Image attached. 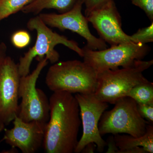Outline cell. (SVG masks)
Returning a JSON list of instances; mask_svg holds the SVG:
<instances>
[{
    "label": "cell",
    "instance_id": "obj_1",
    "mask_svg": "<svg viewBox=\"0 0 153 153\" xmlns=\"http://www.w3.org/2000/svg\"><path fill=\"white\" fill-rule=\"evenodd\" d=\"M49 117L43 146L47 153H73L81 124L78 102L73 94L53 92L49 99Z\"/></svg>",
    "mask_w": 153,
    "mask_h": 153
},
{
    "label": "cell",
    "instance_id": "obj_2",
    "mask_svg": "<svg viewBox=\"0 0 153 153\" xmlns=\"http://www.w3.org/2000/svg\"><path fill=\"white\" fill-rule=\"evenodd\" d=\"M97 79V73L87 63L72 60L54 63L47 71L45 82L53 92L87 94L94 93Z\"/></svg>",
    "mask_w": 153,
    "mask_h": 153
},
{
    "label": "cell",
    "instance_id": "obj_3",
    "mask_svg": "<svg viewBox=\"0 0 153 153\" xmlns=\"http://www.w3.org/2000/svg\"><path fill=\"white\" fill-rule=\"evenodd\" d=\"M27 27L31 31L36 30L37 39L34 46L19 59L18 67L21 76L30 74V66L34 58L40 61L46 57L52 64L58 62L60 55L55 49V46L58 44H63L80 57H83V50L76 42L53 32L39 16L30 19L27 23Z\"/></svg>",
    "mask_w": 153,
    "mask_h": 153
},
{
    "label": "cell",
    "instance_id": "obj_4",
    "mask_svg": "<svg viewBox=\"0 0 153 153\" xmlns=\"http://www.w3.org/2000/svg\"><path fill=\"white\" fill-rule=\"evenodd\" d=\"M153 64V60H138L129 67L98 73L94 95L100 101L114 104L135 86L149 81L143 72Z\"/></svg>",
    "mask_w": 153,
    "mask_h": 153
},
{
    "label": "cell",
    "instance_id": "obj_5",
    "mask_svg": "<svg viewBox=\"0 0 153 153\" xmlns=\"http://www.w3.org/2000/svg\"><path fill=\"white\" fill-rule=\"evenodd\" d=\"M114 104L112 109L105 110L100 118L98 128L101 136L108 134H125L139 137L146 133L151 123L140 114L136 102L126 96Z\"/></svg>",
    "mask_w": 153,
    "mask_h": 153
},
{
    "label": "cell",
    "instance_id": "obj_6",
    "mask_svg": "<svg viewBox=\"0 0 153 153\" xmlns=\"http://www.w3.org/2000/svg\"><path fill=\"white\" fill-rule=\"evenodd\" d=\"M46 57L39 61L31 74L21 76L19 87V105L18 116L25 122H41L47 123L49 117V102L41 89L36 88V82L41 71L48 64Z\"/></svg>",
    "mask_w": 153,
    "mask_h": 153
},
{
    "label": "cell",
    "instance_id": "obj_7",
    "mask_svg": "<svg viewBox=\"0 0 153 153\" xmlns=\"http://www.w3.org/2000/svg\"><path fill=\"white\" fill-rule=\"evenodd\" d=\"M83 61L99 73L133 65L137 60H142L150 51L146 44L134 42L111 46L110 48L94 50L86 46L82 48Z\"/></svg>",
    "mask_w": 153,
    "mask_h": 153
},
{
    "label": "cell",
    "instance_id": "obj_8",
    "mask_svg": "<svg viewBox=\"0 0 153 153\" xmlns=\"http://www.w3.org/2000/svg\"><path fill=\"white\" fill-rule=\"evenodd\" d=\"M74 97L79 105L83 130L74 153H81L85 146L91 143L96 145L97 152H102L107 143L100 134L98 124L102 114L108 108V103L100 100L94 93H76Z\"/></svg>",
    "mask_w": 153,
    "mask_h": 153
},
{
    "label": "cell",
    "instance_id": "obj_9",
    "mask_svg": "<svg viewBox=\"0 0 153 153\" xmlns=\"http://www.w3.org/2000/svg\"><path fill=\"white\" fill-rule=\"evenodd\" d=\"M83 0H77L70 10L63 13H43L39 15L47 26L61 31L69 30L78 34L87 41L86 47L94 50L106 49L107 45L101 38H97L91 33L87 18L82 13Z\"/></svg>",
    "mask_w": 153,
    "mask_h": 153
},
{
    "label": "cell",
    "instance_id": "obj_10",
    "mask_svg": "<svg viewBox=\"0 0 153 153\" xmlns=\"http://www.w3.org/2000/svg\"><path fill=\"white\" fill-rule=\"evenodd\" d=\"M21 77L18 64L7 56L0 65V118L5 126L18 116Z\"/></svg>",
    "mask_w": 153,
    "mask_h": 153
},
{
    "label": "cell",
    "instance_id": "obj_11",
    "mask_svg": "<svg viewBox=\"0 0 153 153\" xmlns=\"http://www.w3.org/2000/svg\"><path fill=\"white\" fill-rule=\"evenodd\" d=\"M86 17L100 38L111 46L132 42L130 36L127 35L122 30L120 14L114 0L92 11Z\"/></svg>",
    "mask_w": 153,
    "mask_h": 153
},
{
    "label": "cell",
    "instance_id": "obj_12",
    "mask_svg": "<svg viewBox=\"0 0 153 153\" xmlns=\"http://www.w3.org/2000/svg\"><path fill=\"white\" fill-rule=\"evenodd\" d=\"M13 127L4 128L1 141L12 148H18L23 153L36 152L43 145L47 123L37 121L25 122L17 116L13 120Z\"/></svg>",
    "mask_w": 153,
    "mask_h": 153
},
{
    "label": "cell",
    "instance_id": "obj_13",
    "mask_svg": "<svg viewBox=\"0 0 153 153\" xmlns=\"http://www.w3.org/2000/svg\"><path fill=\"white\" fill-rule=\"evenodd\" d=\"M117 148L115 153H153V126L149 124L143 135L134 137L127 134L114 135Z\"/></svg>",
    "mask_w": 153,
    "mask_h": 153
},
{
    "label": "cell",
    "instance_id": "obj_14",
    "mask_svg": "<svg viewBox=\"0 0 153 153\" xmlns=\"http://www.w3.org/2000/svg\"><path fill=\"white\" fill-rule=\"evenodd\" d=\"M77 0H34L22 9L25 13L38 14L44 9H55L60 14L66 13L74 7Z\"/></svg>",
    "mask_w": 153,
    "mask_h": 153
},
{
    "label": "cell",
    "instance_id": "obj_15",
    "mask_svg": "<svg viewBox=\"0 0 153 153\" xmlns=\"http://www.w3.org/2000/svg\"><path fill=\"white\" fill-rule=\"evenodd\" d=\"M134 100L137 103H153V83L148 82L140 83L131 88L126 97Z\"/></svg>",
    "mask_w": 153,
    "mask_h": 153
},
{
    "label": "cell",
    "instance_id": "obj_16",
    "mask_svg": "<svg viewBox=\"0 0 153 153\" xmlns=\"http://www.w3.org/2000/svg\"><path fill=\"white\" fill-rule=\"evenodd\" d=\"M34 0H0V21L22 10Z\"/></svg>",
    "mask_w": 153,
    "mask_h": 153
},
{
    "label": "cell",
    "instance_id": "obj_17",
    "mask_svg": "<svg viewBox=\"0 0 153 153\" xmlns=\"http://www.w3.org/2000/svg\"><path fill=\"white\" fill-rule=\"evenodd\" d=\"M131 40L134 43H147L153 42V22L150 26L146 27L141 28L130 36Z\"/></svg>",
    "mask_w": 153,
    "mask_h": 153
},
{
    "label": "cell",
    "instance_id": "obj_18",
    "mask_svg": "<svg viewBox=\"0 0 153 153\" xmlns=\"http://www.w3.org/2000/svg\"><path fill=\"white\" fill-rule=\"evenodd\" d=\"M30 33L26 30L17 31L12 35L11 42L13 45L18 49H23L27 47L31 42Z\"/></svg>",
    "mask_w": 153,
    "mask_h": 153
},
{
    "label": "cell",
    "instance_id": "obj_19",
    "mask_svg": "<svg viewBox=\"0 0 153 153\" xmlns=\"http://www.w3.org/2000/svg\"><path fill=\"white\" fill-rule=\"evenodd\" d=\"M134 5L139 7L146 13L149 19L153 22V0H131Z\"/></svg>",
    "mask_w": 153,
    "mask_h": 153
},
{
    "label": "cell",
    "instance_id": "obj_20",
    "mask_svg": "<svg viewBox=\"0 0 153 153\" xmlns=\"http://www.w3.org/2000/svg\"><path fill=\"white\" fill-rule=\"evenodd\" d=\"M113 0H83L85 5V16L87 17L92 11L100 8Z\"/></svg>",
    "mask_w": 153,
    "mask_h": 153
},
{
    "label": "cell",
    "instance_id": "obj_21",
    "mask_svg": "<svg viewBox=\"0 0 153 153\" xmlns=\"http://www.w3.org/2000/svg\"><path fill=\"white\" fill-rule=\"evenodd\" d=\"M137 109L140 114L149 123H153V103H137Z\"/></svg>",
    "mask_w": 153,
    "mask_h": 153
},
{
    "label": "cell",
    "instance_id": "obj_22",
    "mask_svg": "<svg viewBox=\"0 0 153 153\" xmlns=\"http://www.w3.org/2000/svg\"><path fill=\"white\" fill-rule=\"evenodd\" d=\"M7 47L5 43H0V65L7 57Z\"/></svg>",
    "mask_w": 153,
    "mask_h": 153
},
{
    "label": "cell",
    "instance_id": "obj_23",
    "mask_svg": "<svg viewBox=\"0 0 153 153\" xmlns=\"http://www.w3.org/2000/svg\"><path fill=\"white\" fill-rule=\"evenodd\" d=\"M97 146L94 143H91L86 145L81 153H93L96 149Z\"/></svg>",
    "mask_w": 153,
    "mask_h": 153
},
{
    "label": "cell",
    "instance_id": "obj_24",
    "mask_svg": "<svg viewBox=\"0 0 153 153\" xmlns=\"http://www.w3.org/2000/svg\"><path fill=\"white\" fill-rule=\"evenodd\" d=\"M5 126V125L0 118V132L2 131L4 129Z\"/></svg>",
    "mask_w": 153,
    "mask_h": 153
}]
</instances>
